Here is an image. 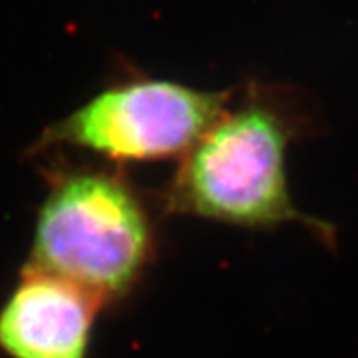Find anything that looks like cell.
<instances>
[{"label":"cell","mask_w":358,"mask_h":358,"mask_svg":"<svg viewBox=\"0 0 358 358\" xmlns=\"http://www.w3.org/2000/svg\"><path fill=\"white\" fill-rule=\"evenodd\" d=\"M307 123L292 90L247 80L154 194L159 213L249 231L298 223L333 247L335 227L302 213L289 190V146L307 132Z\"/></svg>","instance_id":"cell-1"},{"label":"cell","mask_w":358,"mask_h":358,"mask_svg":"<svg viewBox=\"0 0 358 358\" xmlns=\"http://www.w3.org/2000/svg\"><path fill=\"white\" fill-rule=\"evenodd\" d=\"M28 265L57 274L117 309L145 278L157 252L148 196L119 165H76L55 157L44 170Z\"/></svg>","instance_id":"cell-2"},{"label":"cell","mask_w":358,"mask_h":358,"mask_svg":"<svg viewBox=\"0 0 358 358\" xmlns=\"http://www.w3.org/2000/svg\"><path fill=\"white\" fill-rule=\"evenodd\" d=\"M234 92L128 76L48 124L29 154L80 150L113 165L178 159L220 117Z\"/></svg>","instance_id":"cell-3"},{"label":"cell","mask_w":358,"mask_h":358,"mask_svg":"<svg viewBox=\"0 0 358 358\" xmlns=\"http://www.w3.org/2000/svg\"><path fill=\"white\" fill-rule=\"evenodd\" d=\"M101 313L85 289L26 265L0 307V351L10 358H88Z\"/></svg>","instance_id":"cell-4"}]
</instances>
